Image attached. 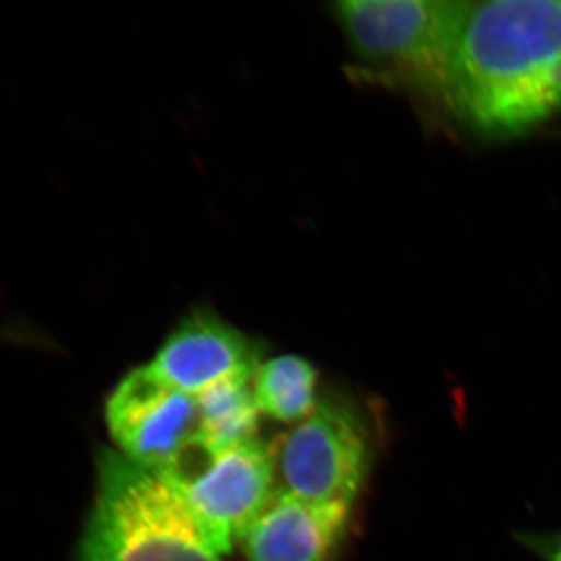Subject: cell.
Here are the masks:
<instances>
[{
	"label": "cell",
	"instance_id": "obj_1",
	"mask_svg": "<svg viewBox=\"0 0 561 561\" xmlns=\"http://www.w3.org/2000/svg\"><path fill=\"white\" fill-rule=\"evenodd\" d=\"M454 117L489 139L561 114V0H472L453 81Z\"/></svg>",
	"mask_w": 561,
	"mask_h": 561
},
{
	"label": "cell",
	"instance_id": "obj_2",
	"mask_svg": "<svg viewBox=\"0 0 561 561\" xmlns=\"http://www.w3.org/2000/svg\"><path fill=\"white\" fill-rule=\"evenodd\" d=\"M95 468L94 501L76 561H225L230 551L169 472L106 448Z\"/></svg>",
	"mask_w": 561,
	"mask_h": 561
},
{
	"label": "cell",
	"instance_id": "obj_3",
	"mask_svg": "<svg viewBox=\"0 0 561 561\" xmlns=\"http://www.w3.org/2000/svg\"><path fill=\"white\" fill-rule=\"evenodd\" d=\"M472 0H342L330 5L350 72L454 117L457 49Z\"/></svg>",
	"mask_w": 561,
	"mask_h": 561
},
{
	"label": "cell",
	"instance_id": "obj_4",
	"mask_svg": "<svg viewBox=\"0 0 561 561\" xmlns=\"http://www.w3.org/2000/svg\"><path fill=\"white\" fill-rule=\"evenodd\" d=\"M273 453V451H272ZM278 489L319 504H353L367 470L360 420L339 398H319L273 453Z\"/></svg>",
	"mask_w": 561,
	"mask_h": 561
},
{
	"label": "cell",
	"instance_id": "obj_5",
	"mask_svg": "<svg viewBox=\"0 0 561 561\" xmlns=\"http://www.w3.org/2000/svg\"><path fill=\"white\" fill-rule=\"evenodd\" d=\"M117 451L153 470L173 472L202 448L197 397L140 365L121 379L105 404Z\"/></svg>",
	"mask_w": 561,
	"mask_h": 561
},
{
	"label": "cell",
	"instance_id": "obj_6",
	"mask_svg": "<svg viewBox=\"0 0 561 561\" xmlns=\"http://www.w3.org/2000/svg\"><path fill=\"white\" fill-rule=\"evenodd\" d=\"M171 476L228 551L278 490L272 449L257 438L220 451L205 449Z\"/></svg>",
	"mask_w": 561,
	"mask_h": 561
},
{
	"label": "cell",
	"instance_id": "obj_7",
	"mask_svg": "<svg viewBox=\"0 0 561 561\" xmlns=\"http://www.w3.org/2000/svg\"><path fill=\"white\" fill-rule=\"evenodd\" d=\"M262 354L257 339L198 306L181 317L147 365L176 389L197 394L225 379L256 375Z\"/></svg>",
	"mask_w": 561,
	"mask_h": 561
},
{
	"label": "cell",
	"instance_id": "obj_8",
	"mask_svg": "<svg viewBox=\"0 0 561 561\" xmlns=\"http://www.w3.org/2000/svg\"><path fill=\"white\" fill-rule=\"evenodd\" d=\"M350 511L278 489L239 541L249 561H332Z\"/></svg>",
	"mask_w": 561,
	"mask_h": 561
},
{
	"label": "cell",
	"instance_id": "obj_9",
	"mask_svg": "<svg viewBox=\"0 0 561 561\" xmlns=\"http://www.w3.org/2000/svg\"><path fill=\"white\" fill-rule=\"evenodd\" d=\"M254 376H238L214 383L195 394L201 411L202 443L209 451L256 438L260 408Z\"/></svg>",
	"mask_w": 561,
	"mask_h": 561
},
{
	"label": "cell",
	"instance_id": "obj_10",
	"mask_svg": "<svg viewBox=\"0 0 561 561\" xmlns=\"http://www.w3.org/2000/svg\"><path fill=\"white\" fill-rule=\"evenodd\" d=\"M317 371L297 354L262 362L253 379L257 408L284 423H300L317 405Z\"/></svg>",
	"mask_w": 561,
	"mask_h": 561
},
{
	"label": "cell",
	"instance_id": "obj_11",
	"mask_svg": "<svg viewBox=\"0 0 561 561\" xmlns=\"http://www.w3.org/2000/svg\"><path fill=\"white\" fill-rule=\"evenodd\" d=\"M0 345L35 346L49 348L47 335L25 320H10L0 323Z\"/></svg>",
	"mask_w": 561,
	"mask_h": 561
},
{
	"label": "cell",
	"instance_id": "obj_12",
	"mask_svg": "<svg viewBox=\"0 0 561 561\" xmlns=\"http://www.w3.org/2000/svg\"><path fill=\"white\" fill-rule=\"evenodd\" d=\"M553 561H561V548L559 549V552H557V556L553 557Z\"/></svg>",
	"mask_w": 561,
	"mask_h": 561
}]
</instances>
